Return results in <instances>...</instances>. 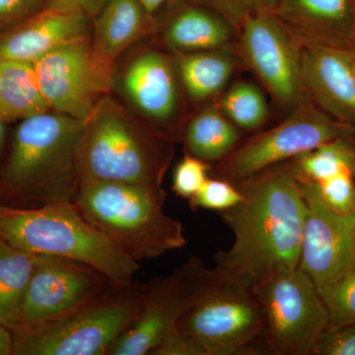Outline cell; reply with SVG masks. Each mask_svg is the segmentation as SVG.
Segmentation results:
<instances>
[{
	"mask_svg": "<svg viewBox=\"0 0 355 355\" xmlns=\"http://www.w3.org/2000/svg\"><path fill=\"white\" fill-rule=\"evenodd\" d=\"M113 288L116 286L91 266L38 254L17 329L38 326L64 317Z\"/></svg>",
	"mask_w": 355,
	"mask_h": 355,
	"instance_id": "14",
	"label": "cell"
},
{
	"mask_svg": "<svg viewBox=\"0 0 355 355\" xmlns=\"http://www.w3.org/2000/svg\"><path fill=\"white\" fill-rule=\"evenodd\" d=\"M176 67L157 51L140 53L121 76L128 101L148 120L165 123L175 116L179 101Z\"/></svg>",
	"mask_w": 355,
	"mask_h": 355,
	"instance_id": "17",
	"label": "cell"
},
{
	"mask_svg": "<svg viewBox=\"0 0 355 355\" xmlns=\"http://www.w3.org/2000/svg\"><path fill=\"white\" fill-rule=\"evenodd\" d=\"M142 286L112 289L64 317L13 331L15 355H105L139 316Z\"/></svg>",
	"mask_w": 355,
	"mask_h": 355,
	"instance_id": "7",
	"label": "cell"
},
{
	"mask_svg": "<svg viewBox=\"0 0 355 355\" xmlns=\"http://www.w3.org/2000/svg\"><path fill=\"white\" fill-rule=\"evenodd\" d=\"M87 16L44 7L0 36V58L35 64L51 51L90 36Z\"/></svg>",
	"mask_w": 355,
	"mask_h": 355,
	"instance_id": "16",
	"label": "cell"
},
{
	"mask_svg": "<svg viewBox=\"0 0 355 355\" xmlns=\"http://www.w3.org/2000/svg\"><path fill=\"white\" fill-rule=\"evenodd\" d=\"M0 236L28 253L91 266L118 288L132 286L139 270V263L89 223L74 202L48 203L36 209L0 205Z\"/></svg>",
	"mask_w": 355,
	"mask_h": 355,
	"instance_id": "5",
	"label": "cell"
},
{
	"mask_svg": "<svg viewBox=\"0 0 355 355\" xmlns=\"http://www.w3.org/2000/svg\"><path fill=\"white\" fill-rule=\"evenodd\" d=\"M162 188L98 182L79 188L77 209L114 246L137 261L186 246L183 224L164 211Z\"/></svg>",
	"mask_w": 355,
	"mask_h": 355,
	"instance_id": "4",
	"label": "cell"
},
{
	"mask_svg": "<svg viewBox=\"0 0 355 355\" xmlns=\"http://www.w3.org/2000/svg\"><path fill=\"white\" fill-rule=\"evenodd\" d=\"M268 354L254 280L216 265L209 286L151 355Z\"/></svg>",
	"mask_w": 355,
	"mask_h": 355,
	"instance_id": "2",
	"label": "cell"
},
{
	"mask_svg": "<svg viewBox=\"0 0 355 355\" xmlns=\"http://www.w3.org/2000/svg\"><path fill=\"white\" fill-rule=\"evenodd\" d=\"M83 127L84 121L51 110L21 120L2 173L7 188L44 205L73 202Z\"/></svg>",
	"mask_w": 355,
	"mask_h": 355,
	"instance_id": "6",
	"label": "cell"
},
{
	"mask_svg": "<svg viewBox=\"0 0 355 355\" xmlns=\"http://www.w3.org/2000/svg\"><path fill=\"white\" fill-rule=\"evenodd\" d=\"M46 0H0V28L14 26L43 9Z\"/></svg>",
	"mask_w": 355,
	"mask_h": 355,
	"instance_id": "33",
	"label": "cell"
},
{
	"mask_svg": "<svg viewBox=\"0 0 355 355\" xmlns=\"http://www.w3.org/2000/svg\"><path fill=\"white\" fill-rule=\"evenodd\" d=\"M207 7L227 21L236 31L250 18L263 13H275L280 0H191Z\"/></svg>",
	"mask_w": 355,
	"mask_h": 355,
	"instance_id": "27",
	"label": "cell"
},
{
	"mask_svg": "<svg viewBox=\"0 0 355 355\" xmlns=\"http://www.w3.org/2000/svg\"><path fill=\"white\" fill-rule=\"evenodd\" d=\"M243 195L236 184L221 178H209L193 196L190 205L193 209L225 211L241 202Z\"/></svg>",
	"mask_w": 355,
	"mask_h": 355,
	"instance_id": "29",
	"label": "cell"
},
{
	"mask_svg": "<svg viewBox=\"0 0 355 355\" xmlns=\"http://www.w3.org/2000/svg\"><path fill=\"white\" fill-rule=\"evenodd\" d=\"M317 184L324 203L338 214L355 212V175L345 172L329 178Z\"/></svg>",
	"mask_w": 355,
	"mask_h": 355,
	"instance_id": "30",
	"label": "cell"
},
{
	"mask_svg": "<svg viewBox=\"0 0 355 355\" xmlns=\"http://www.w3.org/2000/svg\"><path fill=\"white\" fill-rule=\"evenodd\" d=\"M218 107L239 130H257L268 120L265 94L258 86L247 81L233 84L222 96Z\"/></svg>",
	"mask_w": 355,
	"mask_h": 355,
	"instance_id": "26",
	"label": "cell"
},
{
	"mask_svg": "<svg viewBox=\"0 0 355 355\" xmlns=\"http://www.w3.org/2000/svg\"><path fill=\"white\" fill-rule=\"evenodd\" d=\"M38 254L12 246L0 236V324L15 331Z\"/></svg>",
	"mask_w": 355,
	"mask_h": 355,
	"instance_id": "24",
	"label": "cell"
},
{
	"mask_svg": "<svg viewBox=\"0 0 355 355\" xmlns=\"http://www.w3.org/2000/svg\"><path fill=\"white\" fill-rule=\"evenodd\" d=\"M209 163L187 154L173 174L172 190L178 197L191 200L209 178Z\"/></svg>",
	"mask_w": 355,
	"mask_h": 355,
	"instance_id": "31",
	"label": "cell"
},
{
	"mask_svg": "<svg viewBox=\"0 0 355 355\" xmlns=\"http://www.w3.org/2000/svg\"><path fill=\"white\" fill-rule=\"evenodd\" d=\"M139 1L141 2L147 12L150 14L151 16H154L161 9L164 8L166 6H171L177 0H139Z\"/></svg>",
	"mask_w": 355,
	"mask_h": 355,
	"instance_id": "36",
	"label": "cell"
},
{
	"mask_svg": "<svg viewBox=\"0 0 355 355\" xmlns=\"http://www.w3.org/2000/svg\"><path fill=\"white\" fill-rule=\"evenodd\" d=\"M270 355H310L330 324L321 294L300 268H282L254 282Z\"/></svg>",
	"mask_w": 355,
	"mask_h": 355,
	"instance_id": "8",
	"label": "cell"
},
{
	"mask_svg": "<svg viewBox=\"0 0 355 355\" xmlns=\"http://www.w3.org/2000/svg\"><path fill=\"white\" fill-rule=\"evenodd\" d=\"M310 355H355V323L329 326Z\"/></svg>",
	"mask_w": 355,
	"mask_h": 355,
	"instance_id": "32",
	"label": "cell"
},
{
	"mask_svg": "<svg viewBox=\"0 0 355 355\" xmlns=\"http://www.w3.org/2000/svg\"><path fill=\"white\" fill-rule=\"evenodd\" d=\"M178 76L193 101L214 97L227 85L236 67L234 53L227 48L176 53Z\"/></svg>",
	"mask_w": 355,
	"mask_h": 355,
	"instance_id": "21",
	"label": "cell"
},
{
	"mask_svg": "<svg viewBox=\"0 0 355 355\" xmlns=\"http://www.w3.org/2000/svg\"><path fill=\"white\" fill-rule=\"evenodd\" d=\"M33 65L49 108L77 120H87L114 86L116 70L95 57L91 35L58 46Z\"/></svg>",
	"mask_w": 355,
	"mask_h": 355,
	"instance_id": "11",
	"label": "cell"
},
{
	"mask_svg": "<svg viewBox=\"0 0 355 355\" xmlns=\"http://www.w3.org/2000/svg\"><path fill=\"white\" fill-rule=\"evenodd\" d=\"M240 50L273 99L293 110L309 99L301 72V39L273 13L248 19L240 28Z\"/></svg>",
	"mask_w": 355,
	"mask_h": 355,
	"instance_id": "12",
	"label": "cell"
},
{
	"mask_svg": "<svg viewBox=\"0 0 355 355\" xmlns=\"http://www.w3.org/2000/svg\"><path fill=\"white\" fill-rule=\"evenodd\" d=\"M13 352V333L0 324V355H10Z\"/></svg>",
	"mask_w": 355,
	"mask_h": 355,
	"instance_id": "35",
	"label": "cell"
},
{
	"mask_svg": "<svg viewBox=\"0 0 355 355\" xmlns=\"http://www.w3.org/2000/svg\"><path fill=\"white\" fill-rule=\"evenodd\" d=\"M214 268H207L197 257L165 277L142 286L139 316L116 340L108 355H146L164 342L179 318L209 286Z\"/></svg>",
	"mask_w": 355,
	"mask_h": 355,
	"instance_id": "10",
	"label": "cell"
},
{
	"mask_svg": "<svg viewBox=\"0 0 355 355\" xmlns=\"http://www.w3.org/2000/svg\"><path fill=\"white\" fill-rule=\"evenodd\" d=\"M153 29V16L139 0H108L93 18L91 48L95 57L116 70L121 53Z\"/></svg>",
	"mask_w": 355,
	"mask_h": 355,
	"instance_id": "19",
	"label": "cell"
},
{
	"mask_svg": "<svg viewBox=\"0 0 355 355\" xmlns=\"http://www.w3.org/2000/svg\"><path fill=\"white\" fill-rule=\"evenodd\" d=\"M49 110L34 65L0 58V119L6 123L21 121Z\"/></svg>",
	"mask_w": 355,
	"mask_h": 355,
	"instance_id": "22",
	"label": "cell"
},
{
	"mask_svg": "<svg viewBox=\"0 0 355 355\" xmlns=\"http://www.w3.org/2000/svg\"><path fill=\"white\" fill-rule=\"evenodd\" d=\"M172 155L169 140L142 127L106 95L84 121L77 153L79 188L98 182L162 188Z\"/></svg>",
	"mask_w": 355,
	"mask_h": 355,
	"instance_id": "3",
	"label": "cell"
},
{
	"mask_svg": "<svg viewBox=\"0 0 355 355\" xmlns=\"http://www.w3.org/2000/svg\"><path fill=\"white\" fill-rule=\"evenodd\" d=\"M273 14L306 41L336 48L352 46L355 0H280Z\"/></svg>",
	"mask_w": 355,
	"mask_h": 355,
	"instance_id": "18",
	"label": "cell"
},
{
	"mask_svg": "<svg viewBox=\"0 0 355 355\" xmlns=\"http://www.w3.org/2000/svg\"><path fill=\"white\" fill-rule=\"evenodd\" d=\"M300 182L319 183L340 173L355 175V139H336L289 161Z\"/></svg>",
	"mask_w": 355,
	"mask_h": 355,
	"instance_id": "25",
	"label": "cell"
},
{
	"mask_svg": "<svg viewBox=\"0 0 355 355\" xmlns=\"http://www.w3.org/2000/svg\"><path fill=\"white\" fill-rule=\"evenodd\" d=\"M241 132L218 106L196 114L184 130V140L191 155L207 163L224 160L239 146Z\"/></svg>",
	"mask_w": 355,
	"mask_h": 355,
	"instance_id": "23",
	"label": "cell"
},
{
	"mask_svg": "<svg viewBox=\"0 0 355 355\" xmlns=\"http://www.w3.org/2000/svg\"><path fill=\"white\" fill-rule=\"evenodd\" d=\"M236 186L241 202L219 212L234 236L232 246L216 256V265L257 282L298 268L306 216L300 184L289 163L263 170Z\"/></svg>",
	"mask_w": 355,
	"mask_h": 355,
	"instance_id": "1",
	"label": "cell"
},
{
	"mask_svg": "<svg viewBox=\"0 0 355 355\" xmlns=\"http://www.w3.org/2000/svg\"><path fill=\"white\" fill-rule=\"evenodd\" d=\"M235 31L218 14L191 1L177 7L163 36L175 53H193L227 48Z\"/></svg>",
	"mask_w": 355,
	"mask_h": 355,
	"instance_id": "20",
	"label": "cell"
},
{
	"mask_svg": "<svg viewBox=\"0 0 355 355\" xmlns=\"http://www.w3.org/2000/svg\"><path fill=\"white\" fill-rule=\"evenodd\" d=\"M6 121L0 119V153H1L2 149H3L4 142L6 139Z\"/></svg>",
	"mask_w": 355,
	"mask_h": 355,
	"instance_id": "37",
	"label": "cell"
},
{
	"mask_svg": "<svg viewBox=\"0 0 355 355\" xmlns=\"http://www.w3.org/2000/svg\"><path fill=\"white\" fill-rule=\"evenodd\" d=\"M107 1L108 0H46L44 7L83 14L93 20Z\"/></svg>",
	"mask_w": 355,
	"mask_h": 355,
	"instance_id": "34",
	"label": "cell"
},
{
	"mask_svg": "<svg viewBox=\"0 0 355 355\" xmlns=\"http://www.w3.org/2000/svg\"><path fill=\"white\" fill-rule=\"evenodd\" d=\"M301 72L311 101L336 121L355 127V73L347 49L301 39Z\"/></svg>",
	"mask_w": 355,
	"mask_h": 355,
	"instance_id": "15",
	"label": "cell"
},
{
	"mask_svg": "<svg viewBox=\"0 0 355 355\" xmlns=\"http://www.w3.org/2000/svg\"><path fill=\"white\" fill-rule=\"evenodd\" d=\"M298 182L306 203L298 266L322 293L355 270V212L334 211L316 184Z\"/></svg>",
	"mask_w": 355,
	"mask_h": 355,
	"instance_id": "13",
	"label": "cell"
},
{
	"mask_svg": "<svg viewBox=\"0 0 355 355\" xmlns=\"http://www.w3.org/2000/svg\"><path fill=\"white\" fill-rule=\"evenodd\" d=\"M347 51H349L350 62H352V67H354L355 73V46H350V48H347Z\"/></svg>",
	"mask_w": 355,
	"mask_h": 355,
	"instance_id": "38",
	"label": "cell"
},
{
	"mask_svg": "<svg viewBox=\"0 0 355 355\" xmlns=\"http://www.w3.org/2000/svg\"><path fill=\"white\" fill-rule=\"evenodd\" d=\"M320 294L330 316L329 326L355 323V270Z\"/></svg>",
	"mask_w": 355,
	"mask_h": 355,
	"instance_id": "28",
	"label": "cell"
},
{
	"mask_svg": "<svg viewBox=\"0 0 355 355\" xmlns=\"http://www.w3.org/2000/svg\"><path fill=\"white\" fill-rule=\"evenodd\" d=\"M355 46V20H354V35H352V46Z\"/></svg>",
	"mask_w": 355,
	"mask_h": 355,
	"instance_id": "39",
	"label": "cell"
},
{
	"mask_svg": "<svg viewBox=\"0 0 355 355\" xmlns=\"http://www.w3.org/2000/svg\"><path fill=\"white\" fill-rule=\"evenodd\" d=\"M336 139H355L354 125L336 121L307 99L282 123L236 147L217 167V178L238 184Z\"/></svg>",
	"mask_w": 355,
	"mask_h": 355,
	"instance_id": "9",
	"label": "cell"
}]
</instances>
